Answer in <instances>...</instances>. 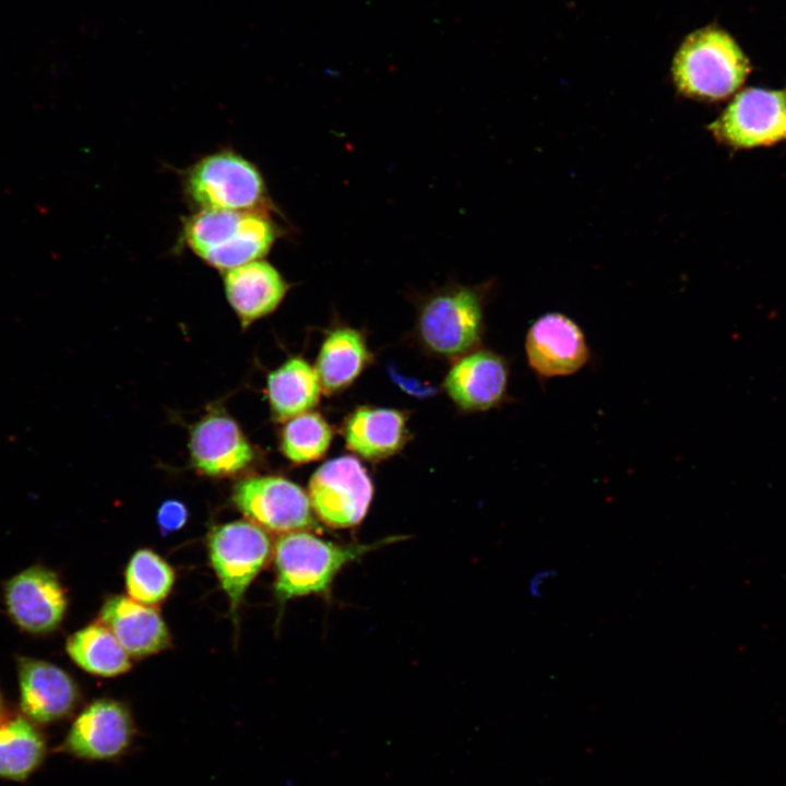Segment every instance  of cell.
I'll return each mask as SVG.
<instances>
[{
  "label": "cell",
  "instance_id": "obj_1",
  "mask_svg": "<svg viewBox=\"0 0 786 786\" xmlns=\"http://www.w3.org/2000/svg\"><path fill=\"white\" fill-rule=\"evenodd\" d=\"M278 236V226L265 210H198L182 223L184 245L223 272L261 260Z\"/></svg>",
  "mask_w": 786,
  "mask_h": 786
},
{
  "label": "cell",
  "instance_id": "obj_2",
  "mask_svg": "<svg viewBox=\"0 0 786 786\" xmlns=\"http://www.w3.org/2000/svg\"><path fill=\"white\" fill-rule=\"evenodd\" d=\"M750 61L737 41L724 29L705 26L691 33L672 61V80L678 92L707 102L731 96L750 73Z\"/></svg>",
  "mask_w": 786,
  "mask_h": 786
},
{
  "label": "cell",
  "instance_id": "obj_3",
  "mask_svg": "<svg viewBox=\"0 0 786 786\" xmlns=\"http://www.w3.org/2000/svg\"><path fill=\"white\" fill-rule=\"evenodd\" d=\"M403 537L372 544L340 545L297 531L283 534L274 546L275 592L283 603L294 597L327 593L336 574L367 552Z\"/></svg>",
  "mask_w": 786,
  "mask_h": 786
},
{
  "label": "cell",
  "instance_id": "obj_4",
  "mask_svg": "<svg viewBox=\"0 0 786 786\" xmlns=\"http://www.w3.org/2000/svg\"><path fill=\"white\" fill-rule=\"evenodd\" d=\"M182 186L198 210H271L259 168L230 150L201 157L184 171Z\"/></svg>",
  "mask_w": 786,
  "mask_h": 786
},
{
  "label": "cell",
  "instance_id": "obj_5",
  "mask_svg": "<svg viewBox=\"0 0 786 786\" xmlns=\"http://www.w3.org/2000/svg\"><path fill=\"white\" fill-rule=\"evenodd\" d=\"M484 327L480 294L452 285L430 295L420 307L418 332L433 353L454 356L475 347Z\"/></svg>",
  "mask_w": 786,
  "mask_h": 786
},
{
  "label": "cell",
  "instance_id": "obj_6",
  "mask_svg": "<svg viewBox=\"0 0 786 786\" xmlns=\"http://www.w3.org/2000/svg\"><path fill=\"white\" fill-rule=\"evenodd\" d=\"M308 496L312 510L324 525L348 528L364 520L373 486L361 463L345 455L327 461L314 472Z\"/></svg>",
  "mask_w": 786,
  "mask_h": 786
},
{
  "label": "cell",
  "instance_id": "obj_7",
  "mask_svg": "<svg viewBox=\"0 0 786 786\" xmlns=\"http://www.w3.org/2000/svg\"><path fill=\"white\" fill-rule=\"evenodd\" d=\"M731 148L770 146L786 139V88H746L708 126Z\"/></svg>",
  "mask_w": 786,
  "mask_h": 786
},
{
  "label": "cell",
  "instance_id": "obj_8",
  "mask_svg": "<svg viewBox=\"0 0 786 786\" xmlns=\"http://www.w3.org/2000/svg\"><path fill=\"white\" fill-rule=\"evenodd\" d=\"M209 550L212 567L235 614L247 587L270 558L271 539L261 526L236 521L212 529Z\"/></svg>",
  "mask_w": 786,
  "mask_h": 786
},
{
  "label": "cell",
  "instance_id": "obj_9",
  "mask_svg": "<svg viewBox=\"0 0 786 786\" xmlns=\"http://www.w3.org/2000/svg\"><path fill=\"white\" fill-rule=\"evenodd\" d=\"M233 499L254 524L275 533L318 527L309 496L295 483L279 476H253L239 481Z\"/></svg>",
  "mask_w": 786,
  "mask_h": 786
},
{
  "label": "cell",
  "instance_id": "obj_10",
  "mask_svg": "<svg viewBox=\"0 0 786 786\" xmlns=\"http://www.w3.org/2000/svg\"><path fill=\"white\" fill-rule=\"evenodd\" d=\"M134 734L129 710L102 699L91 703L73 722L62 749L85 760H109L123 753Z\"/></svg>",
  "mask_w": 786,
  "mask_h": 786
},
{
  "label": "cell",
  "instance_id": "obj_11",
  "mask_svg": "<svg viewBox=\"0 0 786 786\" xmlns=\"http://www.w3.org/2000/svg\"><path fill=\"white\" fill-rule=\"evenodd\" d=\"M525 350L532 369L547 378L572 374L588 359L582 330L561 313H547L531 325Z\"/></svg>",
  "mask_w": 786,
  "mask_h": 786
},
{
  "label": "cell",
  "instance_id": "obj_12",
  "mask_svg": "<svg viewBox=\"0 0 786 786\" xmlns=\"http://www.w3.org/2000/svg\"><path fill=\"white\" fill-rule=\"evenodd\" d=\"M5 604L11 618L22 629L45 633L53 630L62 620L67 598L53 572L32 567L9 581Z\"/></svg>",
  "mask_w": 786,
  "mask_h": 786
},
{
  "label": "cell",
  "instance_id": "obj_13",
  "mask_svg": "<svg viewBox=\"0 0 786 786\" xmlns=\"http://www.w3.org/2000/svg\"><path fill=\"white\" fill-rule=\"evenodd\" d=\"M189 448L194 467L213 477L234 475L253 458V450L238 424L218 413L205 416L193 427Z\"/></svg>",
  "mask_w": 786,
  "mask_h": 786
},
{
  "label": "cell",
  "instance_id": "obj_14",
  "mask_svg": "<svg viewBox=\"0 0 786 786\" xmlns=\"http://www.w3.org/2000/svg\"><path fill=\"white\" fill-rule=\"evenodd\" d=\"M21 707L37 723H49L67 716L78 702V689L61 668L38 659L19 662Z\"/></svg>",
  "mask_w": 786,
  "mask_h": 786
},
{
  "label": "cell",
  "instance_id": "obj_15",
  "mask_svg": "<svg viewBox=\"0 0 786 786\" xmlns=\"http://www.w3.org/2000/svg\"><path fill=\"white\" fill-rule=\"evenodd\" d=\"M508 367L502 357L488 350L471 353L450 369L445 390L463 409L485 410L496 406L504 396Z\"/></svg>",
  "mask_w": 786,
  "mask_h": 786
},
{
  "label": "cell",
  "instance_id": "obj_16",
  "mask_svg": "<svg viewBox=\"0 0 786 786\" xmlns=\"http://www.w3.org/2000/svg\"><path fill=\"white\" fill-rule=\"evenodd\" d=\"M224 288L229 305L247 326L274 311L288 285L272 264L261 259L225 271Z\"/></svg>",
  "mask_w": 786,
  "mask_h": 786
},
{
  "label": "cell",
  "instance_id": "obj_17",
  "mask_svg": "<svg viewBox=\"0 0 786 786\" xmlns=\"http://www.w3.org/2000/svg\"><path fill=\"white\" fill-rule=\"evenodd\" d=\"M99 619L129 655H151L169 644V632L160 615L148 605L132 598L115 596L107 599Z\"/></svg>",
  "mask_w": 786,
  "mask_h": 786
},
{
  "label": "cell",
  "instance_id": "obj_18",
  "mask_svg": "<svg viewBox=\"0 0 786 786\" xmlns=\"http://www.w3.org/2000/svg\"><path fill=\"white\" fill-rule=\"evenodd\" d=\"M347 448L361 457L379 461L400 451L406 440V416L396 409L359 407L345 422Z\"/></svg>",
  "mask_w": 786,
  "mask_h": 786
},
{
  "label": "cell",
  "instance_id": "obj_19",
  "mask_svg": "<svg viewBox=\"0 0 786 786\" xmlns=\"http://www.w3.org/2000/svg\"><path fill=\"white\" fill-rule=\"evenodd\" d=\"M369 359L360 332L349 327L334 330L325 337L317 359L321 388L326 392L344 389L360 374Z\"/></svg>",
  "mask_w": 786,
  "mask_h": 786
},
{
  "label": "cell",
  "instance_id": "obj_20",
  "mask_svg": "<svg viewBox=\"0 0 786 786\" xmlns=\"http://www.w3.org/2000/svg\"><path fill=\"white\" fill-rule=\"evenodd\" d=\"M266 384L271 408L279 419H289L311 409L321 391L315 369L297 357L272 371Z\"/></svg>",
  "mask_w": 786,
  "mask_h": 786
},
{
  "label": "cell",
  "instance_id": "obj_21",
  "mask_svg": "<svg viewBox=\"0 0 786 786\" xmlns=\"http://www.w3.org/2000/svg\"><path fill=\"white\" fill-rule=\"evenodd\" d=\"M67 651L76 665L94 675L114 677L131 667L129 654L102 622L90 624L71 635Z\"/></svg>",
  "mask_w": 786,
  "mask_h": 786
},
{
  "label": "cell",
  "instance_id": "obj_22",
  "mask_svg": "<svg viewBox=\"0 0 786 786\" xmlns=\"http://www.w3.org/2000/svg\"><path fill=\"white\" fill-rule=\"evenodd\" d=\"M46 743L27 719L16 717L0 724V776L25 779L41 763Z\"/></svg>",
  "mask_w": 786,
  "mask_h": 786
},
{
  "label": "cell",
  "instance_id": "obj_23",
  "mask_svg": "<svg viewBox=\"0 0 786 786\" xmlns=\"http://www.w3.org/2000/svg\"><path fill=\"white\" fill-rule=\"evenodd\" d=\"M174 581L172 568L151 549L138 550L126 570L129 596L145 605H154L165 599Z\"/></svg>",
  "mask_w": 786,
  "mask_h": 786
},
{
  "label": "cell",
  "instance_id": "obj_24",
  "mask_svg": "<svg viewBox=\"0 0 786 786\" xmlns=\"http://www.w3.org/2000/svg\"><path fill=\"white\" fill-rule=\"evenodd\" d=\"M333 438L331 426L318 413H302L289 418L281 433V451L294 463L321 458Z\"/></svg>",
  "mask_w": 786,
  "mask_h": 786
},
{
  "label": "cell",
  "instance_id": "obj_25",
  "mask_svg": "<svg viewBox=\"0 0 786 786\" xmlns=\"http://www.w3.org/2000/svg\"><path fill=\"white\" fill-rule=\"evenodd\" d=\"M187 520L188 510L182 502L177 500L165 501L157 512V523L164 535L180 529Z\"/></svg>",
  "mask_w": 786,
  "mask_h": 786
},
{
  "label": "cell",
  "instance_id": "obj_26",
  "mask_svg": "<svg viewBox=\"0 0 786 786\" xmlns=\"http://www.w3.org/2000/svg\"><path fill=\"white\" fill-rule=\"evenodd\" d=\"M389 374L403 391L416 397L425 398L436 393V389L433 386L398 373L393 366L389 367Z\"/></svg>",
  "mask_w": 786,
  "mask_h": 786
},
{
  "label": "cell",
  "instance_id": "obj_27",
  "mask_svg": "<svg viewBox=\"0 0 786 786\" xmlns=\"http://www.w3.org/2000/svg\"><path fill=\"white\" fill-rule=\"evenodd\" d=\"M558 576V570L555 568H543L534 571L527 581V594L534 599H541L545 595L547 586Z\"/></svg>",
  "mask_w": 786,
  "mask_h": 786
},
{
  "label": "cell",
  "instance_id": "obj_28",
  "mask_svg": "<svg viewBox=\"0 0 786 786\" xmlns=\"http://www.w3.org/2000/svg\"><path fill=\"white\" fill-rule=\"evenodd\" d=\"M2 711H3V704H2L1 696H0V717H1Z\"/></svg>",
  "mask_w": 786,
  "mask_h": 786
}]
</instances>
